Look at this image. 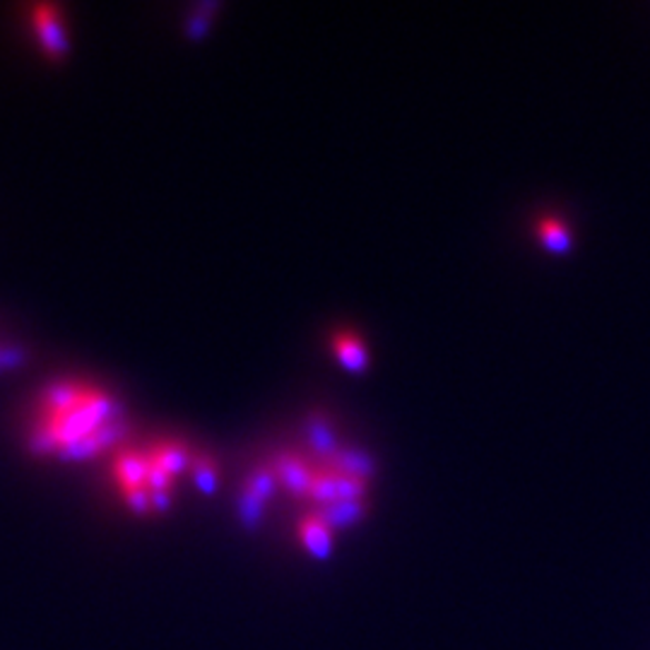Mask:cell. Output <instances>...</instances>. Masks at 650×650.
<instances>
[{
  "label": "cell",
  "instance_id": "cell-1",
  "mask_svg": "<svg viewBox=\"0 0 650 650\" xmlns=\"http://www.w3.org/2000/svg\"><path fill=\"white\" fill-rule=\"evenodd\" d=\"M126 410L113 393L90 381H53L29 410L27 443L39 458L82 462L119 451Z\"/></svg>",
  "mask_w": 650,
  "mask_h": 650
},
{
  "label": "cell",
  "instance_id": "cell-2",
  "mask_svg": "<svg viewBox=\"0 0 650 650\" xmlns=\"http://www.w3.org/2000/svg\"><path fill=\"white\" fill-rule=\"evenodd\" d=\"M193 456L179 441L121 446L111 453V484L121 501L138 516L169 509L179 474L191 470Z\"/></svg>",
  "mask_w": 650,
  "mask_h": 650
},
{
  "label": "cell",
  "instance_id": "cell-3",
  "mask_svg": "<svg viewBox=\"0 0 650 650\" xmlns=\"http://www.w3.org/2000/svg\"><path fill=\"white\" fill-rule=\"evenodd\" d=\"M32 32L41 51L51 58H61L68 53V27L61 10L53 6H37L29 14Z\"/></svg>",
  "mask_w": 650,
  "mask_h": 650
},
{
  "label": "cell",
  "instance_id": "cell-4",
  "mask_svg": "<svg viewBox=\"0 0 650 650\" xmlns=\"http://www.w3.org/2000/svg\"><path fill=\"white\" fill-rule=\"evenodd\" d=\"M332 354L347 371H364L369 367L367 344L354 332H338L332 336Z\"/></svg>",
  "mask_w": 650,
  "mask_h": 650
},
{
  "label": "cell",
  "instance_id": "cell-5",
  "mask_svg": "<svg viewBox=\"0 0 650 650\" xmlns=\"http://www.w3.org/2000/svg\"><path fill=\"white\" fill-rule=\"evenodd\" d=\"M299 534H301L303 544H307L313 554L323 557L330 549V542H332V526L328 523V520L321 513L309 516V518L301 520Z\"/></svg>",
  "mask_w": 650,
  "mask_h": 650
},
{
  "label": "cell",
  "instance_id": "cell-6",
  "mask_svg": "<svg viewBox=\"0 0 650 650\" xmlns=\"http://www.w3.org/2000/svg\"><path fill=\"white\" fill-rule=\"evenodd\" d=\"M538 237L544 243V249L554 253H563L571 249V231L567 229V224L554 220V217H542L538 222Z\"/></svg>",
  "mask_w": 650,
  "mask_h": 650
},
{
  "label": "cell",
  "instance_id": "cell-7",
  "mask_svg": "<svg viewBox=\"0 0 650 650\" xmlns=\"http://www.w3.org/2000/svg\"><path fill=\"white\" fill-rule=\"evenodd\" d=\"M191 474H193V482L198 484V489L202 491H212L214 482H217V468L210 458H202V456H193L191 462Z\"/></svg>",
  "mask_w": 650,
  "mask_h": 650
},
{
  "label": "cell",
  "instance_id": "cell-8",
  "mask_svg": "<svg viewBox=\"0 0 650 650\" xmlns=\"http://www.w3.org/2000/svg\"><path fill=\"white\" fill-rule=\"evenodd\" d=\"M12 361V354L6 350V347H0V367H8Z\"/></svg>",
  "mask_w": 650,
  "mask_h": 650
}]
</instances>
